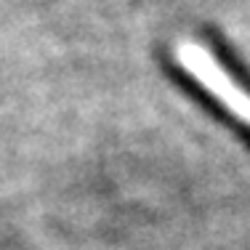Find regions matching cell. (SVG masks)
<instances>
[{
	"instance_id": "1",
	"label": "cell",
	"mask_w": 250,
	"mask_h": 250,
	"mask_svg": "<svg viewBox=\"0 0 250 250\" xmlns=\"http://www.w3.org/2000/svg\"><path fill=\"white\" fill-rule=\"evenodd\" d=\"M178 62H181V67L187 69L224 109H229L237 120L245 123L250 128V93L226 72L210 53L205 48H200V45L187 43V45L178 48Z\"/></svg>"
}]
</instances>
